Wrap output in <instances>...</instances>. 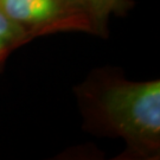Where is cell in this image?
<instances>
[{
  "mask_svg": "<svg viewBox=\"0 0 160 160\" xmlns=\"http://www.w3.org/2000/svg\"><path fill=\"white\" fill-rule=\"evenodd\" d=\"M0 11L31 40L58 32L96 34L90 14L77 0H0Z\"/></svg>",
  "mask_w": 160,
  "mask_h": 160,
  "instance_id": "cell-2",
  "label": "cell"
},
{
  "mask_svg": "<svg viewBox=\"0 0 160 160\" xmlns=\"http://www.w3.org/2000/svg\"><path fill=\"white\" fill-rule=\"evenodd\" d=\"M76 94L88 131L125 141L121 159H159V80L129 81L118 70L100 69Z\"/></svg>",
  "mask_w": 160,
  "mask_h": 160,
  "instance_id": "cell-1",
  "label": "cell"
},
{
  "mask_svg": "<svg viewBox=\"0 0 160 160\" xmlns=\"http://www.w3.org/2000/svg\"><path fill=\"white\" fill-rule=\"evenodd\" d=\"M90 14L97 36L107 34V25L112 16H125L134 2L132 0H77Z\"/></svg>",
  "mask_w": 160,
  "mask_h": 160,
  "instance_id": "cell-3",
  "label": "cell"
},
{
  "mask_svg": "<svg viewBox=\"0 0 160 160\" xmlns=\"http://www.w3.org/2000/svg\"><path fill=\"white\" fill-rule=\"evenodd\" d=\"M31 38L23 30L0 11V72L7 58L18 48L29 43Z\"/></svg>",
  "mask_w": 160,
  "mask_h": 160,
  "instance_id": "cell-4",
  "label": "cell"
}]
</instances>
